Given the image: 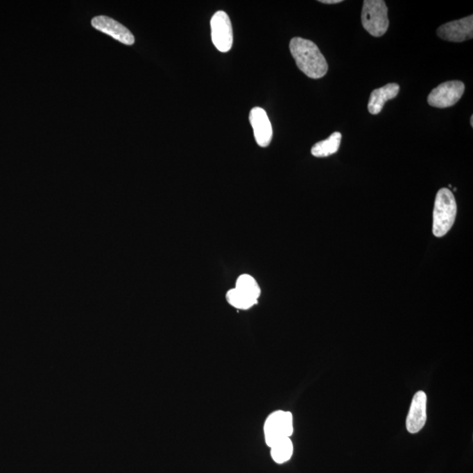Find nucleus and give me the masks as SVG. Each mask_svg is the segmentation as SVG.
<instances>
[{
    "label": "nucleus",
    "mask_w": 473,
    "mask_h": 473,
    "mask_svg": "<svg viewBox=\"0 0 473 473\" xmlns=\"http://www.w3.org/2000/svg\"><path fill=\"white\" fill-rule=\"evenodd\" d=\"M289 49L300 71L309 78H324L328 71V63L314 42L295 37L289 43Z\"/></svg>",
    "instance_id": "nucleus-1"
},
{
    "label": "nucleus",
    "mask_w": 473,
    "mask_h": 473,
    "mask_svg": "<svg viewBox=\"0 0 473 473\" xmlns=\"http://www.w3.org/2000/svg\"><path fill=\"white\" fill-rule=\"evenodd\" d=\"M457 211V203L452 191L447 188L441 189L436 194L433 211V234L438 238L447 234L454 225Z\"/></svg>",
    "instance_id": "nucleus-2"
},
{
    "label": "nucleus",
    "mask_w": 473,
    "mask_h": 473,
    "mask_svg": "<svg viewBox=\"0 0 473 473\" xmlns=\"http://www.w3.org/2000/svg\"><path fill=\"white\" fill-rule=\"evenodd\" d=\"M362 25L370 35L381 37L388 31V6L383 0H365L362 9Z\"/></svg>",
    "instance_id": "nucleus-3"
},
{
    "label": "nucleus",
    "mask_w": 473,
    "mask_h": 473,
    "mask_svg": "<svg viewBox=\"0 0 473 473\" xmlns=\"http://www.w3.org/2000/svg\"><path fill=\"white\" fill-rule=\"evenodd\" d=\"M293 431H294V427H293V415L291 412L275 411L266 420L265 440L269 447L283 439L291 438Z\"/></svg>",
    "instance_id": "nucleus-4"
},
{
    "label": "nucleus",
    "mask_w": 473,
    "mask_h": 473,
    "mask_svg": "<svg viewBox=\"0 0 473 473\" xmlns=\"http://www.w3.org/2000/svg\"><path fill=\"white\" fill-rule=\"evenodd\" d=\"M465 92V85L461 81H448L433 89L428 96L429 105L436 108H448L461 100Z\"/></svg>",
    "instance_id": "nucleus-5"
},
{
    "label": "nucleus",
    "mask_w": 473,
    "mask_h": 473,
    "mask_svg": "<svg viewBox=\"0 0 473 473\" xmlns=\"http://www.w3.org/2000/svg\"><path fill=\"white\" fill-rule=\"evenodd\" d=\"M212 40L219 51L226 53L231 50L233 33L231 19L227 13L218 11L213 15L211 21Z\"/></svg>",
    "instance_id": "nucleus-6"
},
{
    "label": "nucleus",
    "mask_w": 473,
    "mask_h": 473,
    "mask_svg": "<svg viewBox=\"0 0 473 473\" xmlns=\"http://www.w3.org/2000/svg\"><path fill=\"white\" fill-rule=\"evenodd\" d=\"M439 38L452 42H462L473 37V16L465 17L442 25L438 29Z\"/></svg>",
    "instance_id": "nucleus-7"
},
{
    "label": "nucleus",
    "mask_w": 473,
    "mask_h": 473,
    "mask_svg": "<svg viewBox=\"0 0 473 473\" xmlns=\"http://www.w3.org/2000/svg\"><path fill=\"white\" fill-rule=\"evenodd\" d=\"M93 28L98 31L112 36L123 44L131 46L135 43V39L132 33L126 26L112 18L106 16L95 17L92 21Z\"/></svg>",
    "instance_id": "nucleus-8"
},
{
    "label": "nucleus",
    "mask_w": 473,
    "mask_h": 473,
    "mask_svg": "<svg viewBox=\"0 0 473 473\" xmlns=\"http://www.w3.org/2000/svg\"><path fill=\"white\" fill-rule=\"evenodd\" d=\"M427 421V395L424 391H418L412 399L406 426L411 434L421 431Z\"/></svg>",
    "instance_id": "nucleus-9"
},
{
    "label": "nucleus",
    "mask_w": 473,
    "mask_h": 473,
    "mask_svg": "<svg viewBox=\"0 0 473 473\" xmlns=\"http://www.w3.org/2000/svg\"><path fill=\"white\" fill-rule=\"evenodd\" d=\"M249 119L256 142L261 148H266L272 141L273 128L265 110L261 108H252L250 112Z\"/></svg>",
    "instance_id": "nucleus-10"
},
{
    "label": "nucleus",
    "mask_w": 473,
    "mask_h": 473,
    "mask_svg": "<svg viewBox=\"0 0 473 473\" xmlns=\"http://www.w3.org/2000/svg\"><path fill=\"white\" fill-rule=\"evenodd\" d=\"M399 85L397 83H388L381 88L376 89L370 95L368 111L372 115H377L382 111L385 103L396 98L399 94Z\"/></svg>",
    "instance_id": "nucleus-11"
},
{
    "label": "nucleus",
    "mask_w": 473,
    "mask_h": 473,
    "mask_svg": "<svg viewBox=\"0 0 473 473\" xmlns=\"http://www.w3.org/2000/svg\"><path fill=\"white\" fill-rule=\"evenodd\" d=\"M342 135L341 132H333L328 139L316 143L311 148V154L315 157L324 158L328 157L336 154L341 146Z\"/></svg>",
    "instance_id": "nucleus-12"
},
{
    "label": "nucleus",
    "mask_w": 473,
    "mask_h": 473,
    "mask_svg": "<svg viewBox=\"0 0 473 473\" xmlns=\"http://www.w3.org/2000/svg\"><path fill=\"white\" fill-rule=\"evenodd\" d=\"M236 289H238L242 294L248 296L249 298L258 302L261 295V288L258 285L255 279L249 275H242L239 276L236 282Z\"/></svg>",
    "instance_id": "nucleus-13"
},
{
    "label": "nucleus",
    "mask_w": 473,
    "mask_h": 473,
    "mask_svg": "<svg viewBox=\"0 0 473 473\" xmlns=\"http://www.w3.org/2000/svg\"><path fill=\"white\" fill-rule=\"evenodd\" d=\"M271 456L275 463L283 464L291 458L294 447L291 438L283 439L276 442L271 447Z\"/></svg>",
    "instance_id": "nucleus-14"
},
{
    "label": "nucleus",
    "mask_w": 473,
    "mask_h": 473,
    "mask_svg": "<svg viewBox=\"0 0 473 473\" xmlns=\"http://www.w3.org/2000/svg\"><path fill=\"white\" fill-rule=\"evenodd\" d=\"M226 300H227V302L232 307L239 309H248L258 302L255 301V300L249 298L248 296L242 294L241 292H239L236 289H232L227 292Z\"/></svg>",
    "instance_id": "nucleus-15"
},
{
    "label": "nucleus",
    "mask_w": 473,
    "mask_h": 473,
    "mask_svg": "<svg viewBox=\"0 0 473 473\" xmlns=\"http://www.w3.org/2000/svg\"><path fill=\"white\" fill-rule=\"evenodd\" d=\"M319 2L322 3V4L333 5L341 3L342 0H320Z\"/></svg>",
    "instance_id": "nucleus-16"
},
{
    "label": "nucleus",
    "mask_w": 473,
    "mask_h": 473,
    "mask_svg": "<svg viewBox=\"0 0 473 473\" xmlns=\"http://www.w3.org/2000/svg\"><path fill=\"white\" fill-rule=\"evenodd\" d=\"M471 126H473V116L471 117Z\"/></svg>",
    "instance_id": "nucleus-17"
}]
</instances>
